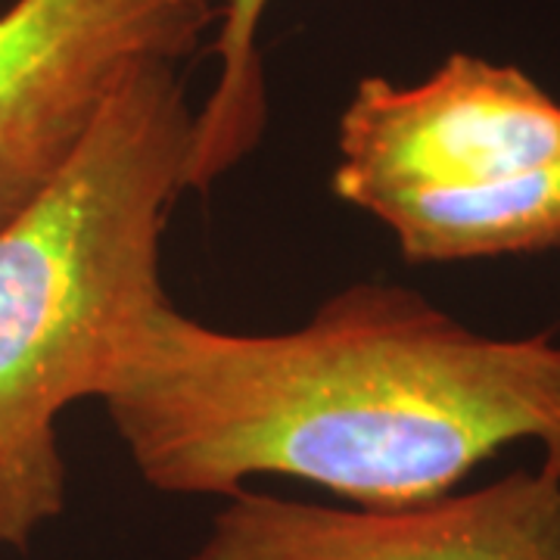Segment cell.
<instances>
[{
	"mask_svg": "<svg viewBox=\"0 0 560 560\" xmlns=\"http://www.w3.org/2000/svg\"><path fill=\"white\" fill-rule=\"evenodd\" d=\"M364 212L415 265L541 253L560 246V162L480 187L386 194Z\"/></svg>",
	"mask_w": 560,
	"mask_h": 560,
	"instance_id": "8992f818",
	"label": "cell"
},
{
	"mask_svg": "<svg viewBox=\"0 0 560 560\" xmlns=\"http://www.w3.org/2000/svg\"><path fill=\"white\" fill-rule=\"evenodd\" d=\"M334 194L460 190L560 162V103L517 66L452 54L430 79H361L340 119Z\"/></svg>",
	"mask_w": 560,
	"mask_h": 560,
	"instance_id": "277c9868",
	"label": "cell"
},
{
	"mask_svg": "<svg viewBox=\"0 0 560 560\" xmlns=\"http://www.w3.org/2000/svg\"><path fill=\"white\" fill-rule=\"evenodd\" d=\"M180 62L121 84L72 160L0 228V545L66 508L57 420L97 399L160 302L162 234L187 190L194 121Z\"/></svg>",
	"mask_w": 560,
	"mask_h": 560,
	"instance_id": "7a4b0ae2",
	"label": "cell"
},
{
	"mask_svg": "<svg viewBox=\"0 0 560 560\" xmlns=\"http://www.w3.org/2000/svg\"><path fill=\"white\" fill-rule=\"evenodd\" d=\"M97 399L143 482L172 495L290 477L408 508L514 442L560 474V342L477 334L396 283L346 287L287 334H228L165 300Z\"/></svg>",
	"mask_w": 560,
	"mask_h": 560,
	"instance_id": "6da1fadb",
	"label": "cell"
},
{
	"mask_svg": "<svg viewBox=\"0 0 560 560\" xmlns=\"http://www.w3.org/2000/svg\"><path fill=\"white\" fill-rule=\"evenodd\" d=\"M224 0H16L0 13V228L147 62H184Z\"/></svg>",
	"mask_w": 560,
	"mask_h": 560,
	"instance_id": "3957f363",
	"label": "cell"
},
{
	"mask_svg": "<svg viewBox=\"0 0 560 560\" xmlns=\"http://www.w3.org/2000/svg\"><path fill=\"white\" fill-rule=\"evenodd\" d=\"M268 0H224L212 50L219 79L194 121L187 160V190L206 194L221 175L237 168L259 147L268 121V91L261 72L259 25Z\"/></svg>",
	"mask_w": 560,
	"mask_h": 560,
	"instance_id": "52a82bcc",
	"label": "cell"
},
{
	"mask_svg": "<svg viewBox=\"0 0 560 560\" xmlns=\"http://www.w3.org/2000/svg\"><path fill=\"white\" fill-rule=\"evenodd\" d=\"M190 560H560V474L539 464L408 508H324L241 489Z\"/></svg>",
	"mask_w": 560,
	"mask_h": 560,
	"instance_id": "5b68a950",
	"label": "cell"
}]
</instances>
